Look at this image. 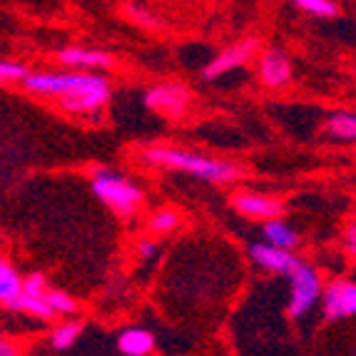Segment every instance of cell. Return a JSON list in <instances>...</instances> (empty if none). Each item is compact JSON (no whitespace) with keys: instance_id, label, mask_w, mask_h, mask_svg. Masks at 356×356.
I'll list each match as a JSON object with an SVG mask.
<instances>
[{"instance_id":"1","label":"cell","mask_w":356,"mask_h":356,"mask_svg":"<svg viewBox=\"0 0 356 356\" xmlns=\"http://www.w3.org/2000/svg\"><path fill=\"white\" fill-rule=\"evenodd\" d=\"M23 88L35 97H50L70 115H95L113 97V85L100 72L88 70H45L28 72Z\"/></svg>"},{"instance_id":"2","label":"cell","mask_w":356,"mask_h":356,"mask_svg":"<svg viewBox=\"0 0 356 356\" xmlns=\"http://www.w3.org/2000/svg\"><path fill=\"white\" fill-rule=\"evenodd\" d=\"M143 160L152 167L162 170H175V172H187L192 177H200L209 184H229L242 177L234 162L220 160V157H209L202 152H192V149H177V147H147L143 152Z\"/></svg>"},{"instance_id":"3","label":"cell","mask_w":356,"mask_h":356,"mask_svg":"<svg viewBox=\"0 0 356 356\" xmlns=\"http://www.w3.org/2000/svg\"><path fill=\"white\" fill-rule=\"evenodd\" d=\"M92 192L105 207H110L120 217H132L143 207L145 200V192L127 175L110 167H97L92 172Z\"/></svg>"},{"instance_id":"4","label":"cell","mask_w":356,"mask_h":356,"mask_svg":"<svg viewBox=\"0 0 356 356\" xmlns=\"http://www.w3.org/2000/svg\"><path fill=\"white\" fill-rule=\"evenodd\" d=\"M289 280V302H286V314L291 319H307L321 302V274L316 272L309 261L299 259V264L286 274Z\"/></svg>"},{"instance_id":"5","label":"cell","mask_w":356,"mask_h":356,"mask_svg":"<svg viewBox=\"0 0 356 356\" xmlns=\"http://www.w3.org/2000/svg\"><path fill=\"white\" fill-rule=\"evenodd\" d=\"M259 45H261L259 38H244L242 42H234V45L225 48L220 55H214V58L209 60L207 65L202 67V77L212 83V80H220V77L239 70V67L247 65L252 58H257Z\"/></svg>"},{"instance_id":"6","label":"cell","mask_w":356,"mask_h":356,"mask_svg":"<svg viewBox=\"0 0 356 356\" xmlns=\"http://www.w3.org/2000/svg\"><path fill=\"white\" fill-rule=\"evenodd\" d=\"M321 314L327 321L356 316V280H334L321 291Z\"/></svg>"},{"instance_id":"7","label":"cell","mask_w":356,"mask_h":356,"mask_svg":"<svg viewBox=\"0 0 356 356\" xmlns=\"http://www.w3.org/2000/svg\"><path fill=\"white\" fill-rule=\"evenodd\" d=\"M190 90L184 88V85L177 83H162V85H154V88L145 90V107H149L152 113H160L167 115V118H182L187 113V107H190Z\"/></svg>"},{"instance_id":"8","label":"cell","mask_w":356,"mask_h":356,"mask_svg":"<svg viewBox=\"0 0 356 356\" xmlns=\"http://www.w3.org/2000/svg\"><path fill=\"white\" fill-rule=\"evenodd\" d=\"M247 252H250V259L254 261L257 267L269 274L286 277L299 264V257L291 250H282V247H274L269 242H252Z\"/></svg>"},{"instance_id":"9","label":"cell","mask_w":356,"mask_h":356,"mask_svg":"<svg viewBox=\"0 0 356 356\" xmlns=\"http://www.w3.org/2000/svg\"><path fill=\"white\" fill-rule=\"evenodd\" d=\"M291 60L282 48H267L259 55L257 63V75H259L264 88H284L291 83Z\"/></svg>"},{"instance_id":"10","label":"cell","mask_w":356,"mask_h":356,"mask_svg":"<svg viewBox=\"0 0 356 356\" xmlns=\"http://www.w3.org/2000/svg\"><path fill=\"white\" fill-rule=\"evenodd\" d=\"M232 207L247 220H269V217H280L284 212V204L280 200L259 192H237L232 197Z\"/></svg>"},{"instance_id":"11","label":"cell","mask_w":356,"mask_h":356,"mask_svg":"<svg viewBox=\"0 0 356 356\" xmlns=\"http://www.w3.org/2000/svg\"><path fill=\"white\" fill-rule=\"evenodd\" d=\"M58 60L63 67H70V70H88V72H102L107 67H113V58L102 50H92V48H63L58 53Z\"/></svg>"},{"instance_id":"12","label":"cell","mask_w":356,"mask_h":356,"mask_svg":"<svg viewBox=\"0 0 356 356\" xmlns=\"http://www.w3.org/2000/svg\"><path fill=\"white\" fill-rule=\"evenodd\" d=\"M115 346L125 356H147L154 351V334L145 327H127L118 334Z\"/></svg>"},{"instance_id":"13","label":"cell","mask_w":356,"mask_h":356,"mask_svg":"<svg viewBox=\"0 0 356 356\" xmlns=\"http://www.w3.org/2000/svg\"><path fill=\"white\" fill-rule=\"evenodd\" d=\"M45 294H48V291H45ZM45 294H28V291L20 289V294L8 304V309H10L13 314H23V316H30V319H38V321H50L55 314H53V309H50Z\"/></svg>"},{"instance_id":"14","label":"cell","mask_w":356,"mask_h":356,"mask_svg":"<svg viewBox=\"0 0 356 356\" xmlns=\"http://www.w3.org/2000/svg\"><path fill=\"white\" fill-rule=\"evenodd\" d=\"M261 239L274 244V247H282V250H291V252L299 247L297 229H294L282 214L280 217H269V220H264V225H261Z\"/></svg>"},{"instance_id":"15","label":"cell","mask_w":356,"mask_h":356,"mask_svg":"<svg viewBox=\"0 0 356 356\" xmlns=\"http://www.w3.org/2000/svg\"><path fill=\"white\" fill-rule=\"evenodd\" d=\"M23 289V274L13 267L10 259L0 257V307L8 309V304L18 297Z\"/></svg>"},{"instance_id":"16","label":"cell","mask_w":356,"mask_h":356,"mask_svg":"<svg viewBox=\"0 0 356 356\" xmlns=\"http://www.w3.org/2000/svg\"><path fill=\"white\" fill-rule=\"evenodd\" d=\"M80 337H83V324L77 319H67V321H60L58 327L50 332L48 344L55 351H67L80 341Z\"/></svg>"},{"instance_id":"17","label":"cell","mask_w":356,"mask_h":356,"mask_svg":"<svg viewBox=\"0 0 356 356\" xmlns=\"http://www.w3.org/2000/svg\"><path fill=\"white\" fill-rule=\"evenodd\" d=\"M327 135L339 143H356V113H334L327 118Z\"/></svg>"},{"instance_id":"18","label":"cell","mask_w":356,"mask_h":356,"mask_svg":"<svg viewBox=\"0 0 356 356\" xmlns=\"http://www.w3.org/2000/svg\"><path fill=\"white\" fill-rule=\"evenodd\" d=\"M297 10L307 13V15H314V18L329 20L339 13L337 0H289Z\"/></svg>"},{"instance_id":"19","label":"cell","mask_w":356,"mask_h":356,"mask_svg":"<svg viewBox=\"0 0 356 356\" xmlns=\"http://www.w3.org/2000/svg\"><path fill=\"white\" fill-rule=\"evenodd\" d=\"M177 227H179V214L175 212V209H157L147 220V229L152 232V234H157V237L170 234V232H175Z\"/></svg>"},{"instance_id":"20","label":"cell","mask_w":356,"mask_h":356,"mask_svg":"<svg viewBox=\"0 0 356 356\" xmlns=\"http://www.w3.org/2000/svg\"><path fill=\"white\" fill-rule=\"evenodd\" d=\"M48 304L50 309H53V314L55 316H72L77 312V302L75 297H70L67 291L63 289H48Z\"/></svg>"},{"instance_id":"21","label":"cell","mask_w":356,"mask_h":356,"mask_svg":"<svg viewBox=\"0 0 356 356\" xmlns=\"http://www.w3.org/2000/svg\"><path fill=\"white\" fill-rule=\"evenodd\" d=\"M28 75V67L18 60H0V85H15L23 83Z\"/></svg>"},{"instance_id":"22","label":"cell","mask_w":356,"mask_h":356,"mask_svg":"<svg viewBox=\"0 0 356 356\" xmlns=\"http://www.w3.org/2000/svg\"><path fill=\"white\" fill-rule=\"evenodd\" d=\"M135 252L137 257H140V261H145V264H149V261H154L157 257H160V244L154 242V239H140V242L135 244Z\"/></svg>"},{"instance_id":"23","label":"cell","mask_w":356,"mask_h":356,"mask_svg":"<svg viewBox=\"0 0 356 356\" xmlns=\"http://www.w3.org/2000/svg\"><path fill=\"white\" fill-rule=\"evenodd\" d=\"M20 346L15 344V339H10L8 334L0 332V356H13V354H18Z\"/></svg>"},{"instance_id":"24","label":"cell","mask_w":356,"mask_h":356,"mask_svg":"<svg viewBox=\"0 0 356 356\" xmlns=\"http://www.w3.org/2000/svg\"><path fill=\"white\" fill-rule=\"evenodd\" d=\"M344 250L349 252L351 257H356V220L351 222L344 232Z\"/></svg>"},{"instance_id":"25","label":"cell","mask_w":356,"mask_h":356,"mask_svg":"<svg viewBox=\"0 0 356 356\" xmlns=\"http://www.w3.org/2000/svg\"><path fill=\"white\" fill-rule=\"evenodd\" d=\"M130 15H132V18H135L140 25H157V20H154L147 10H137V8H130Z\"/></svg>"}]
</instances>
